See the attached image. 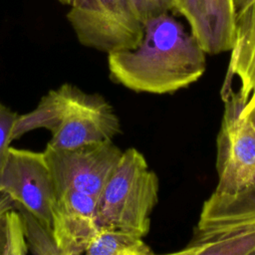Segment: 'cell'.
Returning <instances> with one entry per match:
<instances>
[{
  "instance_id": "obj_14",
  "label": "cell",
  "mask_w": 255,
  "mask_h": 255,
  "mask_svg": "<svg viewBox=\"0 0 255 255\" xmlns=\"http://www.w3.org/2000/svg\"><path fill=\"white\" fill-rule=\"evenodd\" d=\"M29 248L21 214L14 208L7 212L2 229L1 255H25Z\"/></svg>"
},
{
  "instance_id": "obj_1",
  "label": "cell",
  "mask_w": 255,
  "mask_h": 255,
  "mask_svg": "<svg viewBox=\"0 0 255 255\" xmlns=\"http://www.w3.org/2000/svg\"><path fill=\"white\" fill-rule=\"evenodd\" d=\"M205 52L168 12L144 23L133 50L108 55L110 77L135 93L171 94L196 82L206 68Z\"/></svg>"
},
{
  "instance_id": "obj_17",
  "label": "cell",
  "mask_w": 255,
  "mask_h": 255,
  "mask_svg": "<svg viewBox=\"0 0 255 255\" xmlns=\"http://www.w3.org/2000/svg\"><path fill=\"white\" fill-rule=\"evenodd\" d=\"M15 208L14 200L5 192L0 190V255L2 247V229L5 220V216L8 211Z\"/></svg>"
},
{
  "instance_id": "obj_19",
  "label": "cell",
  "mask_w": 255,
  "mask_h": 255,
  "mask_svg": "<svg viewBox=\"0 0 255 255\" xmlns=\"http://www.w3.org/2000/svg\"><path fill=\"white\" fill-rule=\"evenodd\" d=\"M254 0H235V4H236V8H237V12L242 10L243 8H245L246 6H248L250 3H252Z\"/></svg>"
},
{
  "instance_id": "obj_11",
  "label": "cell",
  "mask_w": 255,
  "mask_h": 255,
  "mask_svg": "<svg viewBox=\"0 0 255 255\" xmlns=\"http://www.w3.org/2000/svg\"><path fill=\"white\" fill-rule=\"evenodd\" d=\"M235 76L241 83L239 92L248 102L255 94V0L237 12L235 41L222 89L231 87Z\"/></svg>"
},
{
  "instance_id": "obj_4",
  "label": "cell",
  "mask_w": 255,
  "mask_h": 255,
  "mask_svg": "<svg viewBox=\"0 0 255 255\" xmlns=\"http://www.w3.org/2000/svg\"><path fill=\"white\" fill-rule=\"evenodd\" d=\"M174 254H255V180L232 193H213L204 201L188 243Z\"/></svg>"
},
{
  "instance_id": "obj_7",
  "label": "cell",
  "mask_w": 255,
  "mask_h": 255,
  "mask_svg": "<svg viewBox=\"0 0 255 255\" xmlns=\"http://www.w3.org/2000/svg\"><path fill=\"white\" fill-rule=\"evenodd\" d=\"M52 173L56 194L76 190L98 199L117 166L123 150L113 140L88 143L73 148L43 150Z\"/></svg>"
},
{
  "instance_id": "obj_18",
  "label": "cell",
  "mask_w": 255,
  "mask_h": 255,
  "mask_svg": "<svg viewBox=\"0 0 255 255\" xmlns=\"http://www.w3.org/2000/svg\"><path fill=\"white\" fill-rule=\"evenodd\" d=\"M242 116L245 117L255 128V94H253L249 98L247 104L242 111Z\"/></svg>"
},
{
  "instance_id": "obj_13",
  "label": "cell",
  "mask_w": 255,
  "mask_h": 255,
  "mask_svg": "<svg viewBox=\"0 0 255 255\" xmlns=\"http://www.w3.org/2000/svg\"><path fill=\"white\" fill-rule=\"evenodd\" d=\"M15 208L23 220L29 252L34 255H61L52 228L23 206L15 203Z\"/></svg>"
},
{
  "instance_id": "obj_16",
  "label": "cell",
  "mask_w": 255,
  "mask_h": 255,
  "mask_svg": "<svg viewBox=\"0 0 255 255\" xmlns=\"http://www.w3.org/2000/svg\"><path fill=\"white\" fill-rule=\"evenodd\" d=\"M175 1L176 0H130L143 23L160 14L172 11Z\"/></svg>"
},
{
  "instance_id": "obj_8",
  "label": "cell",
  "mask_w": 255,
  "mask_h": 255,
  "mask_svg": "<svg viewBox=\"0 0 255 255\" xmlns=\"http://www.w3.org/2000/svg\"><path fill=\"white\" fill-rule=\"evenodd\" d=\"M0 190L51 227L56 189L44 151L10 146L0 172Z\"/></svg>"
},
{
  "instance_id": "obj_9",
  "label": "cell",
  "mask_w": 255,
  "mask_h": 255,
  "mask_svg": "<svg viewBox=\"0 0 255 255\" xmlns=\"http://www.w3.org/2000/svg\"><path fill=\"white\" fill-rule=\"evenodd\" d=\"M51 228L61 255H83L98 233L97 199L66 190L56 194L51 210Z\"/></svg>"
},
{
  "instance_id": "obj_10",
  "label": "cell",
  "mask_w": 255,
  "mask_h": 255,
  "mask_svg": "<svg viewBox=\"0 0 255 255\" xmlns=\"http://www.w3.org/2000/svg\"><path fill=\"white\" fill-rule=\"evenodd\" d=\"M172 11L182 16L206 54L231 51L235 41V0H176Z\"/></svg>"
},
{
  "instance_id": "obj_3",
  "label": "cell",
  "mask_w": 255,
  "mask_h": 255,
  "mask_svg": "<svg viewBox=\"0 0 255 255\" xmlns=\"http://www.w3.org/2000/svg\"><path fill=\"white\" fill-rule=\"evenodd\" d=\"M159 180L144 155L134 147L122 156L97 199L100 227L128 231L144 237L157 204Z\"/></svg>"
},
{
  "instance_id": "obj_12",
  "label": "cell",
  "mask_w": 255,
  "mask_h": 255,
  "mask_svg": "<svg viewBox=\"0 0 255 255\" xmlns=\"http://www.w3.org/2000/svg\"><path fill=\"white\" fill-rule=\"evenodd\" d=\"M86 255H151L153 251L143 237L133 233L100 227Z\"/></svg>"
},
{
  "instance_id": "obj_5",
  "label": "cell",
  "mask_w": 255,
  "mask_h": 255,
  "mask_svg": "<svg viewBox=\"0 0 255 255\" xmlns=\"http://www.w3.org/2000/svg\"><path fill=\"white\" fill-rule=\"evenodd\" d=\"M67 19L81 45L112 54L135 49L144 23L130 0H74Z\"/></svg>"
},
{
  "instance_id": "obj_2",
  "label": "cell",
  "mask_w": 255,
  "mask_h": 255,
  "mask_svg": "<svg viewBox=\"0 0 255 255\" xmlns=\"http://www.w3.org/2000/svg\"><path fill=\"white\" fill-rule=\"evenodd\" d=\"M38 128L49 130L47 144L60 149L113 140L122 132L118 115L102 95L70 83L50 90L35 109L18 115L13 140Z\"/></svg>"
},
{
  "instance_id": "obj_15",
  "label": "cell",
  "mask_w": 255,
  "mask_h": 255,
  "mask_svg": "<svg viewBox=\"0 0 255 255\" xmlns=\"http://www.w3.org/2000/svg\"><path fill=\"white\" fill-rule=\"evenodd\" d=\"M18 114L0 102V172L3 168L11 142Z\"/></svg>"
},
{
  "instance_id": "obj_6",
  "label": "cell",
  "mask_w": 255,
  "mask_h": 255,
  "mask_svg": "<svg viewBox=\"0 0 255 255\" xmlns=\"http://www.w3.org/2000/svg\"><path fill=\"white\" fill-rule=\"evenodd\" d=\"M224 112L216 139L215 192L232 193L255 180V128L242 116L247 104L239 91L221 89Z\"/></svg>"
},
{
  "instance_id": "obj_20",
  "label": "cell",
  "mask_w": 255,
  "mask_h": 255,
  "mask_svg": "<svg viewBox=\"0 0 255 255\" xmlns=\"http://www.w3.org/2000/svg\"><path fill=\"white\" fill-rule=\"evenodd\" d=\"M58 1L61 2V3L64 4V5H71L74 0H58Z\"/></svg>"
}]
</instances>
